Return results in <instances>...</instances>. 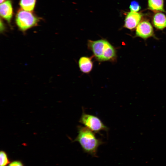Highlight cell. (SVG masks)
Listing matches in <instances>:
<instances>
[{
	"mask_svg": "<svg viewBox=\"0 0 166 166\" xmlns=\"http://www.w3.org/2000/svg\"><path fill=\"white\" fill-rule=\"evenodd\" d=\"M4 24L3 23V22H2V20H0V30L1 31H3L4 30Z\"/></svg>",
	"mask_w": 166,
	"mask_h": 166,
	"instance_id": "9a60e30c",
	"label": "cell"
},
{
	"mask_svg": "<svg viewBox=\"0 0 166 166\" xmlns=\"http://www.w3.org/2000/svg\"><path fill=\"white\" fill-rule=\"evenodd\" d=\"M36 2V0H20V5L25 10L32 11L34 9Z\"/></svg>",
	"mask_w": 166,
	"mask_h": 166,
	"instance_id": "8fae6325",
	"label": "cell"
},
{
	"mask_svg": "<svg viewBox=\"0 0 166 166\" xmlns=\"http://www.w3.org/2000/svg\"><path fill=\"white\" fill-rule=\"evenodd\" d=\"M87 46L98 61L114 62L117 61V55L116 48L107 39L102 38L95 41L88 40Z\"/></svg>",
	"mask_w": 166,
	"mask_h": 166,
	"instance_id": "6da1fadb",
	"label": "cell"
},
{
	"mask_svg": "<svg viewBox=\"0 0 166 166\" xmlns=\"http://www.w3.org/2000/svg\"><path fill=\"white\" fill-rule=\"evenodd\" d=\"M7 166H24V165L21 161L16 160L10 162Z\"/></svg>",
	"mask_w": 166,
	"mask_h": 166,
	"instance_id": "5bb4252c",
	"label": "cell"
},
{
	"mask_svg": "<svg viewBox=\"0 0 166 166\" xmlns=\"http://www.w3.org/2000/svg\"><path fill=\"white\" fill-rule=\"evenodd\" d=\"M135 37L144 40L150 37L156 38L152 25L147 20H141L138 24L136 28Z\"/></svg>",
	"mask_w": 166,
	"mask_h": 166,
	"instance_id": "5b68a950",
	"label": "cell"
},
{
	"mask_svg": "<svg viewBox=\"0 0 166 166\" xmlns=\"http://www.w3.org/2000/svg\"><path fill=\"white\" fill-rule=\"evenodd\" d=\"M10 163L7 153L3 151L0 152V166H6Z\"/></svg>",
	"mask_w": 166,
	"mask_h": 166,
	"instance_id": "7c38bea8",
	"label": "cell"
},
{
	"mask_svg": "<svg viewBox=\"0 0 166 166\" xmlns=\"http://www.w3.org/2000/svg\"><path fill=\"white\" fill-rule=\"evenodd\" d=\"M77 130V135L73 142H78L84 152L97 157L98 148L103 142L96 137L93 131L85 126H78Z\"/></svg>",
	"mask_w": 166,
	"mask_h": 166,
	"instance_id": "7a4b0ae2",
	"label": "cell"
},
{
	"mask_svg": "<svg viewBox=\"0 0 166 166\" xmlns=\"http://www.w3.org/2000/svg\"><path fill=\"white\" fill-rule=\"evenodd\" d=\"M5 0H0L1 3H3Z\"/></svg>",
	"mask_w": 166,
	"mask_h": 166,
	"instance_id": "2e32d148",
	"label": "cell"
},
{
	"mask_svg": "<svg viewBox=\"0 0 166 166\" xmlns=\"http://www.w3.org/2000/svg\"><path fill=\"white\" fill-rule=\"evenodd\" d=\"M152 23L157 29L163 30L166 28V16L161 12L156 13L153 16Z\"/></svg>",
	"mask_w": 166,
	"mask_h": 166,
	"instance_id": "9c48e42d",
	"label": "cell"
},
{
	"mask_svg": "<svg viewBox=\"0 0 166 166\" xmlns=\"http://www.w3.org/2000/svg\"><path fill=\"white\" fill-rule=\"evenodd\" d=\"M13 8L11 2L7 0L1 3L0 13L1 16L10 22L13 15Z\"/></svg>",
	"mask_w": 166,
	"mask_h": 166,
	"instance_id": "ba28073f",
	"label": "cell"
},
{
	"mask_svg": "<svg viewBox=\"0 0 166 166\" xmlns=\"http://www.w3.org/2000/svg\"><path fill=\"white\" fill-rule=\"evenodd\" d=\"M38 21V18L32 13L23 9L19 10L16 15L17 25L22 31L36 26Z\"/></svg>",
	"mask_w": 166,
	"mask_h": 166,
	"instance_id": "3957f363",
	"label": "cell"
},
{
	"mask_svg": "<svg viewBox=\"0 0 166 166\" xmlns=\"http://www.w3.org/2000/svg\"><path fill=\"white\" fill-rule=\"evenodd\" d=\"M79 122L85 127L95 132L101 131H107V127L97 117L85 113L83 111L79 120Z\"/></svg>",
	"mask_w": 166,
	"mask_h": 166,
	"instance_id": "277c9868",
	"label": "cell"
},
{
	"mask_svg": "<svg viewBox=\"0 0 166 166\" xmlns=\"http://www.w3.org/2000/svg\"><path fill=\"white\" fill-rule=\"evenodd\" d=\"M129 8L131 11L137 12L140 10L141 7L138 2L133 0L131 2Z\"/></svg>",
	"mask_w": 166,
	"mask_h": 166,
	"instance_id": "4fadbf2b",
	"label": "cell"
},
{
	"mask_svg": "<svg viewBox=\"0 0 166 166\" xmlns=\"http://www.w3.org/2000/svg\"><path fill=\"white\" fill-rule=\"evenodd\" d=\"M93 57L83 56L81 57L78 60V64L80 71L83 73H89L92 70L93 65L92 60Z\"/></svg>",
	"mask_w": 166,
	"mask_h": 166,
	"instance_id": "52a82bcc",
	"label": "cell"
},
{
	"mask_svg": "<svg viewBox=\"0 0 166 166\" xmlns=\"http://www.w3.org/2000/svg\"><path fill=\"white\" fill-rule=\"evenodd\" d=\"M142 14L140 13L131 11L126 15L124 28L131 30H134L141 21Z\"/></svg>",
	"mask_w": 166,
	"mask_h": 166,
	"instance_id": "8992f818",
	"label": "cell"
},
{
	"mask_svg": "<svg viewBox=\"0 0 166 166\" xmlns=\"http://www.w3.org/2000/svg\"><path fill=\"white\" fill-rule=\"evenodd\" d=\"M148 8L155 12H165L164 9V0H148Z\"/></svg>",
	"mask_w": 166,
	"mask_h": 166,
	"instance_id": "30bf717a",
	"label": "cell"
}]
</instances>
